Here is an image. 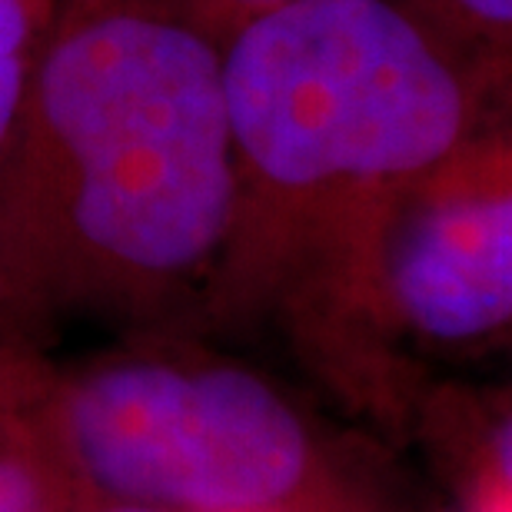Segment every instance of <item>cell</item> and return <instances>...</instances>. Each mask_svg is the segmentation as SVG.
<instances>
[{
  "label": "cell",
  "mask_w": 512,
  "mask_h": 512,
  "mask_svg": "<svg viewBox=\"0 0 512 512\" xmlns=\"http://www.w3.org/2000/svg\"><path fill=\"white\" fill-rule=\"evenodd\" d=\"M40 443L37 409L30 426L0 443V512H54L57 479L47 473V456H37Z\"/></svg>",
  "instance_id": "7"
},
{
  "label": "cell",
  "mask_w": 512,
  "mask_h": 512,
  "mask_svg": "<svg viewBox=\"0 0 512 512\" xmlns=\"http://www.w3.org/2000/svg\"><path fill=\"white\" fill-rule=\"evenodd\" d=\"M386 336L479 350L512 323V127L489 114L396 193L373 266Z\"/></svg>",
  "instance_id": "4"
},
{
  "label": "cell",
  "mask_w": 512,
  "mask_h": 512,
  "mask_svg": "<svg viewBox=\"0 0 512 512\" xmlns=\"http://www.w3.org/2000/svg\"><path fill=\"white\" fill-rule=\"evenodd\" d=\"M223 40L177 0H57L0 157L30 293L150 330L207 303L233 230Z\"/></svg>",
  "instance_id": "2"
},
{
  "label": "cell",
  "mask_w": 512,
  "mask_h": 512,
  "mask_svg": "<svg viewBox=\"0 0 512 512\" xmlns=\"http://www.w3.org/2000/svg\"><path fill=\"white\" fill-rule=\"evenodd\" d=\"M233 230L210 316L280 310L313 360L386 356L373 266L409 177L509 107L403 0H290L223 47Z\"/></svg>",
  "instance_id": "1"
},
{
  "label": "cell",
  "mask_w": 512,
  "mask_h": 512,
  "mask_svg": "<svg viewBox=\"0 0 512 512\" xmlns=\"http://www.w3.org/2000/svg\"><path fill=\"white\" fill-rule=\"evenodd\" d=\"M104 512H163V509H150V506H124V503H117L114 509H104Z\"/></svg>",
  "instance_id": "11"
},
{
  "label": "cell",
  "mask_w": 512,
  "mask_h": 512,
  "mask_svg": "<svg viewBox=\"0 0 512 512\" xmlns=\"http://www.w3.org/2000/svg\"><path fill=\"white\" fill-rule=\"evenodd\" d=\"M47 363L34 346H0V443L30 426Z\"/></svg>",
  "instance_id": "8"
},
{
  "label": "cell",
  "mask_w": 512,
  "mask_h": 512,
  "mask_svg": "<svg viewBox=\"0 0 512 512\" xmlns=\"http://www.w3.org/2000/svg\"><path fill=\"white\" fill-rule=\"evenodd\" d=\"M37 429L80 483L163 512H286L323 466L280 383L157 330L67 373L47 366Z\"/></svg>",
  "instance_id": "3"
},
{
  "label": "cell",
  "mask_w": 512,
  "mask_h": 512,
  "mask_svg": "<svg viewBox=\"0 0 512 512\" xmlns=\"http://www.w3.org/2000/svg\"><path fill=\"white\" fill-rule=\"evenodd\" d=\"M57 0H0V157L17 124Z\"/></svg>",
  "instance_id": "6"
},
{
  "label": "cell",
  "mask_w": 512,
  "mask_h": 512,
  "mask_svg": "<svg viewBox=\"0 0 512 512\" xmlns=\"http://www.w3.org/2000/svg\"><path fill=\"white\" fill-rule=\"evenodd\" d=\"M0 346H34V343H27V336H20L14 326L0 320Z\"/></svg>",
  "instance_id": "10"
},
{
  "label": "cell",
  "mask_w": 512,
  "mask_h": 512,
  "mask_svg": "<svg viewBox=\"0 0 512 512\" xmlns=\"http://www.w3.org/2000/svg\"><path fill=\"white\" fill-rule=\"evenodd\" d=\"M180 7H187L203 27H210L223 44L237 34L243 24H250L253 17H263L270 10L290 4V0H177Z\"/></svg>",
  "instance_id": "9"
},
{
  "label": "cell",
  "mask_w": 512,
  "mask_h": 512,
  "mask_svg": "<svg viewBox=\"0 0 512 512\" xmlns=\"http://www.w3.org/2000/svg\"><path fill=\"white\" fill-rule=\"evenodd\" d=\"M469 64L509 80L512 0H403Z\"/></svg>",
  "instance_id": "5"
}]
</instances>
